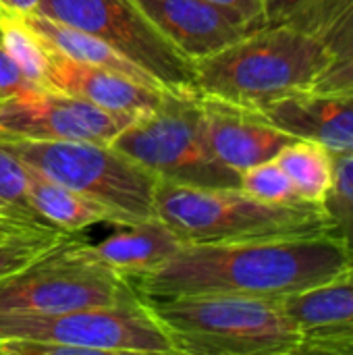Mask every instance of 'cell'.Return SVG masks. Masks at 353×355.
I'll use <instances>...</instances> for the list:
<instances>
[{"label":"cell","instance_id":"cell-1","mask_svg":"<svg viewBox=\"0 0 353 355\" xmlns=\"http://www.w3.org/2000/svg\"><path fill=\"white\" fill-rule=\"evenodd\" d=\"M353 254L333 233L227 243H183L169 260L131 281L146 297L231 293L283 300L335 277Z\"/></svg>","mask_w":353,"mask_h":355},{"label":"cell","instance_id":"cell-2","mask_svg":"<svg viewBox=\"0 0 353 355\" xmlns=\"http://www.w3.org/2000/svg\"><path fill=\"white\" fill-rule=\"evenodd\" d=\"M331 62L318 35L289 23H268L193 64L200 94L260 110L312 89Z\"/></svg>","mask_w":353,"mask_h":355},{"label":"cell","instance_id":"cell-3","mask_svg":"<svg viewBox=\"0 0 353 355\" xmlns=\"http://www.w3.org/2000/svg\"><path fill=\"white\" fill-rule=\"evenodd\" d=\"M177 355H293L302 337L281 300L231 293L141 295Z\"/></svg>","mask_w":353,"mask_h":355},{"label":"cell","instance_id":"cell-4","mask_svg":"<svg viewBox=\"0 0 353 355\" xmlns=\"http://www.w3.org/2000/svg\"><path fill=\"white\" fill-rule=\"evenodd\" d=\"M154 214L183 243L287 239L331 233L320 206L266 204L239 187H196L158 181Z\"/></svg>","mask_w":353,"mask_h":355},{"label":"cell","instance_id":"cell-5","mask_svg":"<svg viewBox=\"0 0 353 355\" xmlns=\"http://www.w3.org/2000/svg\"><path fill=\"white\" fill-rule=\"evenodd\" d=\"M110 146L150 171L158 181L196 187H239V173L210 150L200 94L164 92L160 106L135 116Z\"/></svg>","mask_w":353,"mask_h":355},{"label":"cell","instance_id":"cell-6","mask_svg":"<svg viewBox=\"0 0 353 355\" xmlns=\"http://www.w3.org/2000/svg\"><path fill=\"white\" fill-rule=\"evenodd\" d=\"M137 291L92 252L67 235L35 260L0 279V314H62L119 304Z\"/></svg>","mask_w":353,"mask_h":355},{"label":"cell","instance_id":"cell-7","mask_svg":"<svg viewBox=\"0 0 353 355\" xmlns=\"http://www.w3.org/2000/svg\"><path fill=\"white\" fill-rule=\"evenodd\" d=\"M0 148L27 168L81 191L131 220L156 216L154 191L158 179L110 144L0 135Z\"/></svg>","mask_w":353,"mask_h":355},{"label":"cell","instance_id":"cell-8","mask_svg":"<svg viewBox=\"0 0 353 355\" xmlns=\"http://www.w3.org/2000/svg\"><path fill=\"white\" fill-rule=\"evenodd\" d=\"M40 339L83 355H177L139 293L102 308L62 314H0V339Z\"/></svg>","mask_w":353,"mask_h":355},{"label":"cell","instance_id":"cell-9","mask_svg":"<svg viewBox=\"0 0 353 355\" xmlns=\"http://www.w3.org/2000/svg\"><path fill=\"white\" fill-rule=\"evenodd\" d=\"M35 12L96 35L171 92L200 94L193 60L181 54L133 0H40Z\"/></svg>","mask_w":353,"mask_h":355},{"label":"cell","instance_id":"cell-10","mask_svg":"<svg viewBox=\"0 0 353 355\" xmlns=\"http://www.w3.org/2000/svg\"><path fill=\"white\" fill-rule=\"evenodd\" d=\"M133 119L54 87L0 98V135L6 137L110 144Z\"/></svg>","mask_w":353,"mask_h":355},{"label":"cell","instance_id":"cell-11","mask_svg":"<svg viewBox=\"0 0 353 355\" xmlns=\"http://www.w3.org/2000/svg\"><path fill=\"white\" fill-rule=\"evenodd\" d=\"M281 306L300 331V354L345 355L353 347V262Z\"/></svg>","mask_w":353,"mask_h":355},{"label":"cell","instance_id":"cell-12","mask_svg":"<svg viewBox=\"0 0 353 355\" xmlns=\"http://www.w3.org/2000/svg\"><path fill=\"white\" fill-rule=\"evenodd\" d=\"M202 129L212 154L235 173L273 160L293 137L270 125L258 110L200 94Z\"/></svg>","mask_w":353,"mask_h":355},{"label":"cell","instance_id":"cell-13","mask_svg":"<svg viewBox=\"0 0 353 355\" xmlns=\"http://www.w3.org/2000/svg\"><path fill=\"white\" fill-rule=\"evenodd\" d=\"M154 27L189 60L206 58L256 31L237 15L206 0H133Z\"/></svg>","mask_w":353,"mask_h":355},{"label":"cell","instance_id":"cell-14","mask_svg":"<svg viewBox=\"0 0 353 355\" xmlns=\"http://www.w3.org/2000/svg\"><path fill=\"white\" fill-rule=\"evenodd\" d=\"M270 125L295 139H310L335 156L353 154V96L289 94L258 110Z\"/></svg>","mask_w":353,"mask_h":355},{"label":"cell","instance_id":"cell-15","mask_svg":"<svg viewBox=\"0 0 353 355\" xmlns=\"http://www.w3.org/2000/svg\"><path fill=\"white\" fill-rule=\"evenodd\" d=\"M48 85L87 100L104 110L139 116L160 106L166 87L146 85L121 73L79 62L50 50Z\"/></svg>","mask_w":353,"mask_h":355},{"label":"cell","instance_id":"cell-16","mask_svg":"<svg viewBox=\"0 0 353 355\" xmlns=\"http://www.w3.org/2000/svg\"><path fill=\"white\" fill-rule=\"evenodd\" d=\"M181 245L183 241L154 216L119 225L114 235L102 243H92V252L131 283L169 260Z\"/></svg>","mask_w":353,"mask_h":355},{"label":"cell","instance_id":"cell-17","mask_svg":"<svg viewBox=\"0 0 353 355\" xmlns=\"http://www.w3.org/2000/svg\"><path fill=\"white\" fill-rule=\"evenodd\" d=\"M27 168V166H25ZM27 200L33 212L50 227L62 233H77L87 227L110 223L127 225L135 223L127 214L77 191L67 185H60L31 168H27Z\"/></svg>","mask_w":353,"mask_h":355},{"label":"cell","instance_id":"cell-18","mask_svg":"<svg viewBox=\"0 0 353 355\" xmlns=\"http://www.w3.org/2000/svg\"><path fill=\"white\" fill-rule=\"evenodd\" d=\"M37 35L40 40L54 52L64 54L69 58H75L79 62H87L94 67H102L114 73H121L125 77H131L139 83L146 85H156L162 87L150 73H146L141 67H137L135 62H131L127 56H123L121 52H117L112 46H108L106 42L98 40L96 35L81 31L77 27L64 25L60 21L42 17L37 12L21 17Z\"/></svg>","mask_w":353,"mask_h":355},{"label":"cell","instance_id":"cell-19","mask_svg":"<svg viewBox=\"0 0 353 355\" xmlns=\"http://www.w3.org/2000/svg\"><path fill=\"white\" fill-rule=\"evenodd\" d=\"M275 160L291 179L300 200L325 208L335 179V156L325 146L293 137L277 152Z\"/></svg>","mask_w":353,"mask_h":355},{"label":"cell","instance_id":"cell-20","mask_svg":"<svg viewBox=\"0 0 353 355\" xmlns=\"http://www.w3.org/2000/svg\"><path fill=\"white\" fill-rule=\"evenodd\" d=\"M0 46L27 79L42 87H50L48 69L52 52L21 17L0 12Z\"/></svg>","mask_w":353,"mask_h":355},{"label":"cell","instance_id":"cell-21","mask_svg":"<svg viewBox=\"0 0 353 355\" xmlns=\"http://www.w3.org/2000/svg\"><path fill=\"white\" fill-rule=\"evenodd\" d=\"M0 214L31 227H50L29 206L25 164H21L15 156H10L2 148H0Z\"/></svg>","mask_w":353,"mask_h":355},{"label":"cell","instance_id":"cell-22","mask_svg":"<svg viewBox=\"0 0 353 355\" xmlns=\"http://www.w3.org/2000/svg\"><path fill=\"white\" fill-rule=\"evenodd\" d=\"M325 212L331 220V233L343 239L353 254V154L335 156V179Z\"/></svg>","mask_w":353,"mask_h":355},{"label":"cell","instance_id":"cell-23","mask_svg":"<svg viewBox=\"0 0 353 355\" xmlns=\"http://www.w3.org/2000/svg\"><path fill=\"white\" fill-rule=\"evenodd\" d=\"M239 189L266 204H306L304 200H300L291 179L285 175V171L277 164L275 158L246 168L239 175Z\"/></svg>","mask_w":353,"mask_h":355},{"label":"cell","instance_id":"cell-24","mask_svg":"<svg viewBox=\"0 0 353 355\" xmlns=\"http://www.w3.org/2000/svg\"><path fill=\"white\" fill-rule=\"evenodd\" d=\"M69 233L58 229H33L8 239L0 241V279L17 272L40 254H44L50 245L64 239Z\"/></svg>","mask_w":353,"mask_h":355},{"label":"cell","instance_id":"cell-25","mask_svg":"<svg viewBox=\"0 0 353 355\" xmlns=\"http://www.w3.org/2000/svg\"><path fill=\"white\" fill-rule=\"evenodd\" d=\"M333 62L347 58L353 54V4L339 12L333 21H329L318 33Z\"/></svg>","mask_w":353,"mask_h":355},{"label":"cell","instance_id":"cell-26","mask_svg":"<svg viewBox=\"0 0 353 355\" xmlns=\"http://www.w3.org/2000/svg\"><path fill=\"white\" fill-rule=\"evenodd\" d=\"M312 92L353 96V54L347 58L331 62V67L312 85Z\"/></svg>","mask_w":353,"mask_h":355},{"label":"cell","instance_id":"cell-27","mask_svg":"<svg viewBox=\"0 0 353 355\" xmlns=\"http://www.w3.org/2000/svg\"><path fill=\"white\" fill-rule=\"evenodd\" d=\"M33 89H42V85L27 79L21 73V69L12 62V58L4 52V48L0 46V98L17 96V94H25Z\"/></svg>","mask_w":353,"mask_h":355},{"label":"cell","instance_id":"cell-28","mask_svg":"<svg viewBox=\"0 0 353 355\" xmlns=\"http://www.w3.org/2000/svg\"><path fill=\"white\" fill-rule=\"evenodd\" d=\"M206 2L237 15L239 19H243L254 29H260V27L268 25L264 0H206Z\"/></svg>","mask_w":353,"mask_h":355},{"label":"cell","instance_id":"cell-29","mask_svg":"<svg viewBox=\"0 0 353 355\" xmlns=\"http://www.w3.org/2000/svg\"><path fill=\"white\" fill-rule=\"evenodd\" d=\"M312 0H264L268 23H285Z\"/></svg>","mask_w":353,"mask_h":355},{"label":"cell","instance_id":"cell-30","mask_svg":"<svg viewBox=\"0 0 353 355\" xmlns=\"http://www.w3.org/2000/svg\"><path fill=\"white\" fill-rule=\"evenodd\" d=\"M40 6V0H0V12L10 17L33 15Z\"/></svg>","mask_w":353,"mask_h":355},{"label":"cell","instance_id":"cell-31","mask_svg":"<svg viewBox=\"0 0 353 355\" xmlns=\"http://www.w3.org/2000/svg\"><path fill=\"white\" fill-rule=\"evenodd\" d=\"M33 229H52V227H31V225H23V223H15V220H0V241L33 231Z\"/></svg>","mask_w":353,"mask_h":355},{"label":"cell","instance_id":"cell-32","mask_svg":"<svg viewBox=\"0 0 353 355\" xmlns=\"http://www.w3.org/2000/svg\"><path fill=\"white\" fill-rule=\"evenodd\" d=\"M0 220H15V218H10V216H4V214H0ZM15 223H19V220H15ZM25 225V223H23Z\"/></svg>","mask_w":353,"mask_h":355},{"label":"cell","instance_id":"cell-33","mask_svg":"<svg viewBox=\"0 0 353 355\" xmlns=\"http://www.w3.org/2000/svg\"><path fill=\"white\" fill-rule=\"evenodd\" d=\"M345 355H353V347H352V349H350V352H347V354H345Z\"/></svg>","mask_w":353,"mask_h":355}]
</instances>
